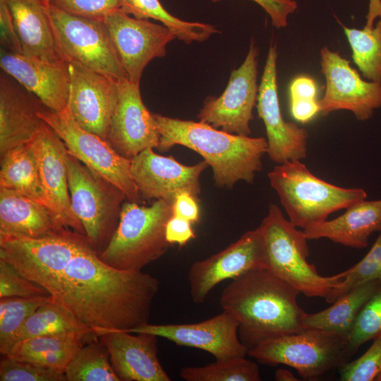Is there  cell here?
Returning a JSON list of instances; mask_svg holds the SVG:
<instances>
[{"label": "cell", "mask_w": 381, "mask_h": 381, "mask_svg": "<svg viewBox=\"0 0 381 381\" xmlns=\"http://www.w3.org/2000/svg\"><path fill=\"white\" fill-rule=\"evenodd\" d=\"M158 279L109 266L86 239L47 289L60 306L99 337L147 323Z\"/></svg>", "instance_id": "1"}, {"label": "cell", "mask_w": 381, "mask_h": 381, "mask_svg": "<svg viewBox=\"0 0 381 381\" xmlns=\"http://www.w3.org/2000/svg\"><path fill=\"white\" fill-rule=\"evenodd\" d=\"M295 287L266 267L251 270L222 291L220 306L238 322V337L248 351L266 339L306 329V312Z\"/></svg>", "instance_id": "2"}, {"label": "cell", "mask_w": 381, "mask_h": 381, "mask_svg": "<svg viewBox=\"0 0 381 381\" xmlns=\"http://www.w3.org/2000/svg\"><path fill=\"white\" fill-rule=\"evenodd\" d=\"M159 134L157 149L165 152L179 145L200 154L211 167L215 184L232 188L239 181L252 183L267 152L265 138L218 130L199 121L152 114Z\"/></svg>", "instance_id": "3"}, {"label": "cell", "mask_w": 381, "mask_h": 381, "mask_svg": "<svg viewBox=\"0 0 381 381\" xmlns=\"http://www.w3.org/2000/svg\"><path fill=\"white\" fill-rule=\"evenodd\" d=\"M268 178L289 220L303 230L367 198L362 188H341L315 176L300 160L276 165Z\"/></svg>", "instance_id": "4"}, {"label": "cell", "mask_w": 381, "mask_h": 381, "mask_svg": "<svg viewBox=\"0 0 381 381\" xmlns=\"http://www.w3.org/2000/svg\"><path fill=\"white\" fill-rule=\"evenodd\" d=\"M263 236L267 267L301 294L325 301L345 277V271L322 276L308 262L310 255L303 231L286 219L279 207L270 203L268 212L258 226Z\"/></svg>", "instance_id": "5"}, {"label": "cell", "mask_w": 381, "mask_h": 381, "mask_svg": "<svg viewBox=\"0 0 381 381\" xmlns=\"http://www.w3.org/2000/svg\"><path fill=\"white\" fill-rule=\"evenodd\" d=\"M173 215V203L156 200L150 206L123 202L117 228L100 258L114 268L141 270L162 256L171 245L165 229Z\"/></svg>", "instance_id": "6"}, {"label": "cell", "mask_w": 381, "mask_h": 381, "mask_svg": "<svg viewBox=\"0 0 381 381\" xmlns=\"http://www.w3.org/2000/svg\"><path fill=\"white\" fill-rule=\"evenodd\" d=\"M353 354L348 337L314 328L266 339L248 353L261 363L294 368L305 380L341 369Z\"/></svg>", "instance_id": "7"}, {"label": "cell", "mask_w": 381, "mask_h": 381, "mask_svg": "<svg viewBox=\"0 0 381 381\" xmlns=\"http://www.w3.org/2000/svg\"><path fill=\"white\" fill-rule=\"evenodd\" d=\"M67 171L71 207L91 247L100 253L119 224L126 194L68 154Z\"/></svg>", "instance_id": "8"}, {"label": "cell", "mask_w": 381, "mask_h": 381, "mask_svg": "<svg viewBox=\"0 0 381 381\" xmlns=\"http://www.w3.org/2000/svg\"><path fill=\"white\" fill-rule=\"evenodd\" d=\"M56 42L64 60L113 78L128 80L105 23L78 17L47 4Z\"/></svg>", "instance_id": "9"}, {"label": "cell", "mask_w": 381, "mask_h": 381, "mask_svg": "<svg viewBox=\"0 0 381 381\" xmlns=\"http://www.w3.org/2000/svg\"><path fill=\"white\" fill-rule=\"evenodd\" d=\"M40 117L64 143L68 153L121 189L127 200L143 199L131 171V159L119 155L107 140L82 128L68 107L54 111L44 107Z\"/></svg>", "instance_id": "10"}, {"label": "cell", "mask_w": 381, "mask_h": 381, "mask_svg": "<svg viewBox=\"0 0 381 381\" xmlns=\"http://www.w3.org/2000/svg\"><path fill=\"white\" fill-rule=\"evenodd\" d=\"M86 236L66 229L40 238H0V258L47 291Z\"/></svg>", "instance_id": "11"}, {"label": "cell", "mask_w": 381, "mask_h": 381, "mask_svg": "<svg viewBox=\"0 0 381 381\" xmlns=\"http://www.w3.org/2000/svg\"><path fill=\"white\" fill-rule=\"evenodd\" d=\"M258 56V49L251 42L243 63L232 71L224 92L204 102L198 115L200 121L231 134H250L249 123L259 88Z\"/></svg>", "instance_id": "12"}, {"label": "cell", "mask_w": 381, "mask_h": 381, "mask_svg": "<svg viewBox=\"0 0 381 381\" xmlns=\"http://www.w3.org/2000/svg\"><path fill=\"white\" fill-rule=\"evenodd\" d=\"M321 72L326 81L320 112L326 116L337 110L351 111L361 121L381 108V84L363 80L346 59L324 47L320 49Z\"/></svg>", "instance_id": "13"}, {"label": "cell", "mask_w": 381, "mask_h": 381, "mask_svg": "<svg viewBox=\"0 0 381 381\" xmlns=\"http://www.w3.org/2000/svg\"><path fill=\"white\" fill-rule=\"evenodd\" d=\"M128 80L140 85L148 63L166 54V47L176 38L164 25L138 19L121 9L104 20Z\"/></svg>", "instance_id": "14"}, {"label": "cell", "mask_w": 381, "mask_h": 381, "mask_svg": "<svg viewBox=\"0 0 381 381\" xmlns=\"http://www.w3.org/2000/svg\"><path fill=\"white\" fill-rule=\"evenodd\" d=\"M260 267H267V258L263 236L258 227L244 233L224 250L191 265L188 281L192 300L202 303L218 284Z\"/></svg>", "instance_id": "15"}, {"label": "cell", "mask_w": 381, "mask_h": 381, "mask_svg": "<svg viewBox=\"0 0 381 381\" xmlns=\"http://www.w3.org/2000/svg\"><path fill=\"white\" fill-rule=\"evenodd\" d=\"M277 48L270 46L258 88L257 109L267 133L270 159L277 164L307 156V131L282 114L277 90Z\"/></svg>", "instance_id": "16"}, {"label": "cell", "mask_w": 381, "mask_h": 381, "mask_svg": "<svg viewBox=\"0 0 381 381\" xmlns=\"http://www.w3.org/2000/svg\"><path fill=\"white\" fill-rule=\"evenodd\" d=\"M68 110L82 128L107 141L118 100V80L74 63H68Z\"/></svg>", "instance_id": "17"}, {"label": "cell", "mask_w": 381, "mask_h": 381, "mask_svg": "<svg viewBox=\"0 0 381 381\" xmlns=\"http://www.w3.org/2000/svg\"><path fill=\"white\" fill-rule=\"evenodd\" d=\"M209 167L204 160L187 166L173 157H165L148 148L131 159V171L143 200H164L171 203L181 192L198 199L200 179Z\"/></svg>", "instance_id": "18"}, {"label": "cell", "mask_w": 381, "mask_h": 381, "mask_svg": "<svg viewBox=\"0 0 381 381\" xmlns=\"http://www.w3.org/2000/svg\"><path fill=\"white\" fill-rule=\"evenodd\" d=\"M238 320L224 311L210 319L190 324H143L130 330L168 339L177 345L205 351L216 358L224 360L245 357L247 348L238 337Z\"/></svg>", "instance_id": "19"}, {"label": "cell", "mask_w": 381, "mask_h": 381, "mask_svg": "<svg viewBox=\"0 0 381 381\" xmlns=\"http://www.w3.org/2000/svg\"><path fill=\"white\" fill-rule=\"evenodd\" d=\"M118 88L107 141L119 155L131 159L146 149L157 148L159 134L143 102L140 85L121 80Z\"/></svg>", "instance_id": "20"}, {"label": "cell", "mask_w": 381, "mask_h": 381, "mask_svg": "<svg viewBox=\"0 0 381 381\" xmlns=\"http://www.w3.org/2000/svg\"><path fill=\"white\" fill-rule=\"evenodd\" d=\"M29 143L36 156L42 184L53 211L64 227L85 235L71 207L67 171L68 153L64 143L44 121Z\"/></svg>", "instance_id": "21"}, {"label": "cell", "mask_w": 381, "mask_h": 381, "mask_svg": "<svg viewBox=\"0 0 381 381\" xmlns=\"http://www.w3.org/2000/svg\"><path fill=\"white\" fill-rule=\"evenodd\" d=\"M0 66L47 109L61 111L67 107L70 88L67 62L52 63L1 48Z\"/></svg>", "instance_id": "22"}, {"label": "cell", "mask_w": 381, "mask_h": 381, "mask_svg": "<svg viewBox=\"0 0 381 381\" xmlns=\"http://www.w3.org/2000/svg\"><path fill=\"white\" fill-rule=\"evenodd\" d=\"M44 107L36 96L1 70L0 157L32 140L44 123L39 116V111Z\"/></svg>", "instance_id": "23"}, {"label": "cell", "mask_w": 381, "mask_h": 381, "mask_svg": "<svg viewBox=\"0 0 381 381\" xmlns=\"http://www.w3.org/2000/svg\"><path fill=\"white\" fill-rule=\"evenodd\" d=\"M157 337L118 330L98 337L107 348L112 367L121 381H171L157 356Z\"/></svg>", "instance_id": "24"}, {"label": "cell", "mask_w": 381, "mask_h": 381, "mask_svg": "<svg viewBox=\"0 0 381 381\" xmlns=\"http://www.w3.org/2000/svg\"><path fill=\"white\" fill-rule=\"evenodd\" d=\"M66 229L49 207L16 190L0 188V238H40Z\"/></svg>", "instance_id": "25"}, {"label": "cell", "mask_w": 381, "mask_h": 381, "mask_svg": "<svg viewBox=\"0 0 381 381\" xmlns=\"http://www.w3.org/2000/svg\"><path fill=\"white\" fill-rule=\"evenodd\" d=\"M5 1L23 54L52 63H65L56 42L47 4L42 0Z\"/></svg>", "instance_id": "26"}, {"label": "cell", "mask_w": 381, "mask_h": 381, "mask_svg": "<svg viewBox=\"0 0 381 381\" xmlns=\"http://www.w3.org/2000/svg\"><path fill=\"white\" fill-rule=\"evenodd\" d=\"M332 220L303 230L308 240L327 238L353 248L368 246L370 236L381 231V199L358 202Z\"/></svg>", "instance_id": "27"}, {"label": "cell", "mask_w": 381, "mask_h": 381, "mask_svg": "<svg viewBox=\"0 0 381 381\" xmlns=\"http://www.w3.org/2000/svg\"><path fill=\"white\" fill-rule=\"evenodd\" d=\"M95 338L81 334L32 337L16 342L6 356L64 373L83 345Z\"/></svg>", "instance_id": "28"}, {"label": "cell", "mask_w": 381, "mask_h": 381, "mask_svg": "<svg viewBox=\"0 0 381 381\" xmlns=\"http://www.w3.org/2000/svg\"><path fill=\"white\" fill-rule=\"evenodd\" d=\"M381 286L375 280L358 285L339 296L327 308L315 313H306L305 328L319 329L348 337L365 303Z\"/></svg>", "instance_id": "29"}, {"label": "cell", "mask_w": 381, "mask_h": 381, "mask_svg": "<svg viewBox=\"0 0 381 381\" xmlns=\"http://www.w3.org/2000/svg\"><path fill=\"white\" fill-rule=\"evenodd\" d=\"M0 188L16 190L52 210L30 143L10 150L1 157Z\"/></svg>", "instance_id": "30"}, {"label": "cell", "mask_w": 381, "mask_h": 381, "mask_svg": "<svg viewBox=\"0 0 381 381\" xmlns=\"http://www.w3.org/2000/svg\"><path fill=\"white\" fill-rule=\"evenodd\" d=\"M71 334L98 337L93 331L50 301L39 307L24 322L13 337L11 349L16 342L28 338Z\"/></svg>", "instance_id": "31"}, {"label": "cell", "mask_w": 381, "mask_h": 381, "mask_svg": "<svg viewBox=\"0 0 381 381\" xmlns=\"http://www.w3.org/2000/svg\"><path fill=\"white\" fill-rule=\"evenodd\" d=\"M121 10L138 19L159 20L186 43L203 42L217 30L212 25L181 20L169 13L159 0H119Z\"/></svg>", "instance_id": "32"}, {"label": "cell", "mask_w": 381, "mask_h": 381, "mask_svg": "<svg viewBox=\"0 0 381 381\" xmlns=\"http://www.w3.org/2000/svg\"><path fill=\"white\" fill-rule=\"evenodd\" d=\"M342 27L352 51L353 61L363 78L381 84V18L371 28Z\"/></svg>", "instance_id": "33"}, {"label": "cell", "mask_w": 381, "mask_h": 381, "mask_svg": "<svg viewBox=\"0 0 381 381\" xmlns=\"http://www.w3.org/2000/svg\"><path fill=\"white\" fill-rule=\"evenodd\" d=\"M64 373L66 381H121L112 367L107 348L98 337L83 345Z\"/></svg>", "instance_id": "34"}, {"label": "cell", "mask_w": 381, "mask_h": 381, "mask_svg": "<svg viewBox=\"0 0 381 381\" xmlns=\"http://www.w3.org/2000/svg\"><path fill=\"white\" fill-rule=\"evenodd\" d=\"M180 376L187 381H260L258 364L245 357L216 360L203 366L184 367Z\"/></svg>", "instance_id": "35"}, {"label": "cell", "mask_w": 381, "mask_h": 381, "mask_svg": "<svg viewBox=\"0 0 381 381\" xmlns=\"http://www.w3.org/2000/svg\"><path fill=\"white\" fill-rule=\"evenodd\" d=\"M51 296L0 298V352L8 353L13 337L24 322Z\"/></svg>", "instance_id": "36"}, {"label": "cell", "mask_w": 381, "mask_h": 381, "mask_svg": "<svg viewBox=\"0 0 381 381\" xmlns=\"http://www.w3.org/2000/svg\"><path fill=\"white\" fill-rule=\"evenodd\" d=\"M345 277L326 301L332 303L353 287L370 281H381V231L368 253L356 265L345 270Z\"/></svg>", "instance_id": "37"}, {"label": "cell", "mask_w": 381, "mask_h": 381, "mask_svg": "<svg viewBox=\"0 0 381 381\" xmlns=\"http://www.w3.org/2000/svg\"><path fill=\"white\" fill-rule=\"evenodd\" d=\"M381 334V286L365 303L348 335L351 347L356 353L365 342Z\"/></svg>", "instance_id": "38"}, {"label": "cell", "mask_w": 381, "mask_h": 381, "mask_svg": "<svg viewBox=\"0 0 381 381\" xmlns=\"http://www.w3.org/2000/svg\"><path fill=\"white\" fill-rule=\"evenodd\" d=\"M315 80L306 75L295 78L289 86L290 111L294 119L306 123L320 112Z\"/></svg>", "instance_id": "39"}, {"label": "cell", "mask_w": 381, "mask_h": 381, "mask_svg": "<svg viewBox=\"0 0 381 381\" xmlns=\"http://www.w3.org/2000/svg\"><path fill=\"white\" fill-rule=\"evenodd\" d=\"M1 381H66L65 373L2 355Z\"/></svg>", "instance_id": "40"}, {"label": "cell", "mask_w": 381, "mask_h": 381, "mask_svg": "<svg viewBox=\"0 0 381 381\" xmlns=\"http://www.w3.org/2000/svg\"><path fill=\"white\" fill-rule=\"evenodd\" d=\"M341 381H374L381 373V334L357 359L339 369Z\"/></svg>", "instance_id": "41"}, {"label": "cell", "mask_w": 381, "mask_h": 381, "mask_svg": "<svg viewBox=\"0 0 381 381\" xmlns=\"http://www.w3.org/2000/svg\"><path fill=\"white\" fill-rule=\"evenodd\" d=\"M47 295L49 294L46 289L23 277L8 262L0 258V298Z\"/></svg>", "instance_id": "42"}, {"label": "cell", "mask_w": 381, "mask_h": 381, "mask_svg": "<svg viewBox=\"0 0 381 381\" xmlns=\"http://www.w3.org/2000/svg\"><path fill=\"white\" fill-rule=\"evenodd\" d=\"M50 4L69 14L102 20L119 10V0H52Z\"/></svg>", "instance_id": "43"}, {"label": "cell", "mask_w": 381, "mask_h": 381, "mask_svg": "<svg viewBox=\"0 0 381 381\" xmlns=\"http://www.w3.org/2000/svg\"><path fill=\"white\" fill-rule=\"evenodd\" d=\"M1 48L14 54H23L11 14L5 0H0Z\"/></svg>", "instance_id": "44"}, {"label": "cell", "mask_w": 381, "mask_h": 381, "mask_svg": "<svg viewBox=\"0 0 381 381\" xmlns=\"http://www.w3.org/2000/svg\"><path fill=\"white\" fill-rule=\"evenodd\" d=\"M221 0H212L219 2ZM259 4L270 16L272 25L277 28L287 26L288 18L297 8V2L294 0H253Z\"/></svg>", "instance_id": "45"}, {"label": "cell", "mask_w": 381, "mask_h": 381, "mask_svg": "<svg viewBox=\"0 0 381 381\" xmlns=\"http://www.w3.org/2000/svg\"><path fill=\"white\" fill-rule=\"evenodd\" d=\"M165 235L170 244H178L181 246L195 237L192 229V223L174 214L167 223Z\"/></svg>", "instance_id": "46"}, {"label": "cell", "mask_w": 381, "mask_h": 381, "mask_svg": "<svg viewBox=\"0 0 381 381\" xmlns=\"http://www.w3.org/2000/svg\"><path fill=\"white\" fill-rule=\"evenodd\" d=\"M198 198L188 192L179 193L173 202V214L190 221L192 224L200 219Z\"/></svg>", "instance_id": "47"}, {"label": "cell", "mask_w": 381, "mask_h": 381, "mask_svg": "<svg viewBox=\"0 0 381 381\" xmlns=\"http://www.w3.org/2000/svg\"><path fill=\"white\" fill-rule=\"evenodd\" d=\"M381 18V0H369L365 27L371 28L376 20Z\"/></svg>", "instance_id": "48"}, {"label": "cell", "mask_w": 381, "mask_h": 381, "mask_svg": "<svg viewBox=\"0 0 381 381\" xmlns=\"http://www.w3.org/2000/svg\"><path fill=\"white\" fill-rule=\"evenodd\" d=\"M274 379L277 381H298L293 373L285 368H279L275 371Z\"/></svg>", "instance_id": "49"}, {"label": "cell", "mask_w": 381, "mask_h": 381, "mask_svg": "<svg viewBox=\"0 0 381 381\" xmlns=\"http://www.w3.org/2000/svg\"><path fill=\"white\" fill-rule=\"evenodd\" d=\"M42 1L47 4H49L52 0H42Z\"/></svg>", "instance_id": "50"}, {"label": "cell", "mask_w": 381, "mask_h": 381, "mask_svg": "<svg viewBox=\"0 0 381 381\" xmlns=\"http://www.w3.org/2000/svg\"><path fill=\"white\" fill-rule=\"evenodd\" d=\"M376 381H381V373L379 375V376L377 377Z\"/></svg>", "instance_id": "51"}]
</instances>
